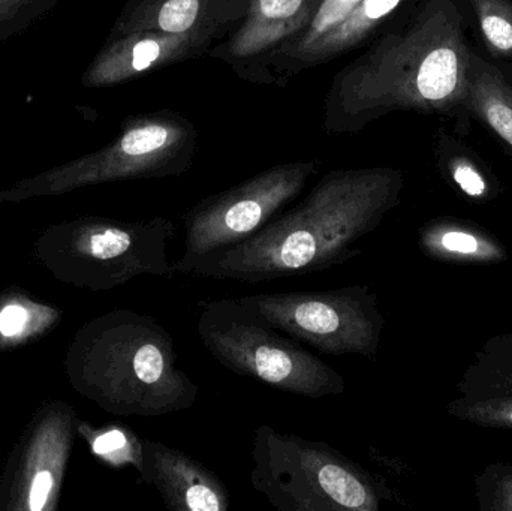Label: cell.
<instances>
[{
	"label": "cell",
	"instance_id": "obj_1",
	"mask_svg": "<svg viewBox=\"0 0 512 511\" xmlns=\"http://www.w3.org/2000/svg\"><path fill=\"white\" fill-rule=\"evenodd\" d=\"M471 21L463 0H418L340 69L324 99V131L358 134L397 111L439 116L466 137Z\"/></svg>",
	"mask_w": 512,
	"mask_h": 511
},
{
	"label": "cell",
	"instance_id": "obj_2",
	"mask_svg": "<svg viewBox=\"0 0 512 511\" xmlns=\"http://www.w3.org/2000/svg\"><path fill=\"white\" fill-rule=\"evenodd\" d=\"M403 186L397 168L330 171L251 239L200 258L183 275L256 285L348 263L363 252L355 243L399 206Z\"/></svg>",
	"mask_w": 512,
	"mask_h": 511
},
{
	"label": "cell",
	"instance_id": "obj_3",
	"mask_svg": "<svg viewBox=\"0 0 512 511\" xmlns=\"http://www.w3.org/2000/svg\"><path fill=\"white\" fill-rule=\"evenodd\" d=\"M173 336L156 318L108 315L92 330L86 383L102 407L120 416L162 417L197 404L200 387L177 366Z\"/></svg>",
	"mask_w": 512,
	"mask_h": 511
},
{
	"label": "cell",
	"instance_id": "obj_4",
	"mask_svg": "<svg viewBox=\"0 0 512 511\" xmlns=\"http://www.w3.org/2000/svg\"><path fill=\"white\" fill-rule=\"evenodd\" d=\"M252 488L280 511H378L390 500L384 480L321 441L255 431Z\"/></svg>",
	"mask_w": 512,
	"mask_h": 511
},
{
	"label": "cell",
	"instance_id": "obj_5",
	"mask_svg": "<svg viewBox=\"0 0 512 511\" xmlns=\"http://www.w3.org/2000/svg\"><path fill=\"white\" fill-rule=\"evenodd\" d=\"M198 335L216 362L240 377L252 378L279 392L322 399L343 395L339 372L246 311L237 299L200 302Z\"/></svg>",
	"mask_w": 512,
	"mask_h": 511
},
{
	"label": "cell",
	"instance_id": "obj_6",
	"mask_svg": "<svg viewBox=\"0 0 512 511\" xmlns=\"http://www.w3.org/2000/svg\"><path fill=\"white\" fill-rule=\"evenodd\" d=\"M237 302L262 323L327 356L375 359L378 354L385 318L369 285L251 294Z\"/></svg>",
	"mask_w": 512,
	"mask_h": 511
},
{
	"label": "cell",
	"instance_id": "obj_7",
	"mask_svg": "<svg viewBox=\"0 0 512 511\" xmlns=\"http://www.w3.org/2000/svg\"><path fill=\"white\" fill-rule=\"evenodd\" d=\"M198 132L194 123L171 110L129 117L104 149L36 180V192H59L119 180L179 177L194 164Z\"/></svg>",
	"mask_w": 512,
	"mask_h": 511
},
{
	"label": "cell",
	"instance_id": "obj_8",
	"mask_svg": "<svg viewBox=\"0 0 512 511\" xmlns=\"http://www.w3.org/2000/svg\"><path fill=\"white\" fill-rule=\"evenodd\" d=\"M318 168L316 161L274 165L191 207L183 216L185 252L173 263L176 275H183L192 263L206 255L255 236L300 197Z\"/></svg>",
	"mask_w": 512,
	"mask_h": 511
},
{
	"label": "cell",
	"instance_id": "obj_9",
	"mask_svg": "<svg viewBox=\"0 0 512 511\" xmlns=\"http://www.w3.org/2000/svg\"><path fill=\"white\" fill-rule=\"evenodd\" d=\"M418 0H324L310 23L270 60L273 86L285 87L309 69L364 50L402 20Z\"/></svg>",
	"mask_w": 512,
	"mask_h": 511
},
{
	"label": "cell",
	"instance_id": "obj_10",
	"mask_svg": "<svg viewBox=\"0 0 512 511\" xmlns=\"http://www.w3.org/2000/svg\"><path fill=\"white\" fill-rule=\"evenodd\" d=\"M324 0H251L248 14L224 41L213 45L210 59L224 62L237 77L273 86L270 60L300 33Z\"/></svg>",
	"mask_w": 512,
	"mask_h": 511
},
{
	"label": "cell",
	"instance_id": "obj_11",
	"mask_svg": "<svg viewBox=\"0 0 512 511\" xmlns=\"http://www.w3.org/2000/svg\"><path fill=\"white\" fill-rule=\"evenodd\" d=\"M224 39L225 36L216 32L170 33L161 30L111 35L86 72L84 83L90 87L116 86L146 72L198 59Z\"/></svg>",
	"mask_w": 512,
	"mask_h": 511
},
{
	"label": "cell",
	"instance_id": "obj_12",
	"mask_svg": "<svg viewBox=\"0 0 512 511\" xmlns=\"http://www.w3.org/2000/svg\"><path fill=\"white\" fill-rule=\"evenodd\" d=\"M448 413L481 428L512 429V332L489 339L477 351Z\"/></svg>",
	"mask_w": 512,
	"mask_h": 511
},
{
	"label": "cell",
	"instance_id": "obj_13",
	"mask_svg": "<svg viewBox=\"0 0 512 511\" xmlns=\"http://www.w3.org/2000/svg\"><path fill=\"white\" fill-rule=\"evenodd\" d=\"M138 473L161 495L168 510H230V494L221 477L182 450L143 440Z\"/></svg>",
	"mask_w": 512,
	"mask_h": 511
},
{
	"label": "cell",
	"instance_id": "obj_14",
	"mask_svg": "<svg viewBox=\"0 0 512 511\" xmlns=\"http://www.w3.org/2000/svg\"><path fill=\"white\" fill-rule=\"evenodd\" d=\"M251 0H129L111 35L216 32L227 38L248 14Z\"/></svg>",
	"mask_w": 512,
	"mask_h": 511
},
{
	"label": "cell",
	"instance_id": "obj_15",
	"mask_svg": "<svg viewBox=\"0 0 512 511\" xmlns=\"http://www.w3.org/2000/svg\"><path fill=\"white\" fill-rule=\"evenodd\" d=\"M468 111L512 158V65L489 59L477 47L469 62Z\"/></svg>",
	"mask_w": 512,
	"mask_h": 511
},
{
	"label": "cell",
	"instance_id": "obj_16",
	"mask_svg": "<svg viewBox=\"0 0 512 511\" xmlns=\"http://www.w3.org/2000/svg\"><path fill=\"white\" fill-rule=\"evenodd\" d=\"M463 138L445 129L436 132L433 152L439 173L466 197L474 200L495 197L501 191L498 179L492 168Z\"/></svg>",
	"mask_w": 512,
	"mask_h": 511
},
{
	"label": "cell",
	"instance_id": "obj_17",
	"mask_svg": "<svg viewBox=\"0 0 512 511\" xmlns=\"http://www.w3.org/2000/svg\"><path fill=\"white\" fill-rule=\"evenodd\" d=\"M69 446L71 431L66 423H53L39 432L30 453L26 509L41 511L50 507L59 489Z\"/></svg>",
	"mask_w": 512,
	"mask_h": 511
},
{
	"label": "cell",
	"instance_id": "obj_18",
	"mask_svg": "<svg viewBox=\"0 0 512 511\" xmlns=\"http://www.w3.org/2000/svg\"><path fill=\"white\" fill-rule=\"evenodd\" d=\"M466 222H429L420 231V246L427 255L442 260L490 261L502 258V251L496 248L489 237L481 236Z\"/></svg>",
	"mask_w": 512,
	"mask_h": 511
},
{
	"label": "cell",
	"instance_id": "obj_19",
	"mask_svg": "<svg viewBox=\"0 0 512 511\" xmlns=\"http://www.w3.org/2000/svg\"><path fill=\"white\" fill-rule=\"evenodd\" d=\"M471 32L489 59L512 65V0H463Z\"/></svg>",
	"mask_w": 512,
	"mask_h": 511
},
{
	"label": "cell",
	"instance_id": "obj_20",
	"mask_svg": "<svg viewBox=\"0 0 512 511\" xmlns=\"http://www.w3.org/2000/svg\"><path fill=\"white\" fill-rule=\"evenodd\" d=\"M93 455L99 456L102 461L108 462L114 467L132 465L140 471L141 468V443L134 432L123 428H110L96 432L90 437Z\"/></svg>",
	"mask_w": 512,
	"mask_h": 511
},
{
	"label": "cell",
	"instance_id": "obj_21",
	"mask_svg": "<svg viewBox=\"0 0 512 511\" xmlns=\"http://www.w3.org/2000/svg\"><path fill=\"white\" fill-rule=\"evenodd\" d=\"M477 500L484 511H512V465L492 464L477 476Z\"/></svg>",
	"mask_w": 512,
	"mask_h": 511
},
{
	"label": "cell",
	"instance_id": "obj_22",
	"mask_svg": "<svg viewBox=\"0 0 512 511\" xmlns=\"http://www.w3.org/2000/svg\"><path fill=\"white\" fill-rule=\"evenodd\" d=\"M50 0H0V39L15 32L47 8Z\"/></svg>",
	"mask_w": 512,
	"mask_h": 511
},
{
	"label": "cell",
	"instance_id": "obj_23",
	"mask_svg": "<svg viewBox=\"0 0 512 511\" xmlns=\"http://www.w3.org/2000/svg\"><path fill=\"white\" fill-rule=\"evenodd\" d=\"M36 306L24 303H8L0 309V336L12 341L30 332L33 326Z\"/></svg>",
	"mask_w": 512,
	"mask_h": 511
}]
</instances>
